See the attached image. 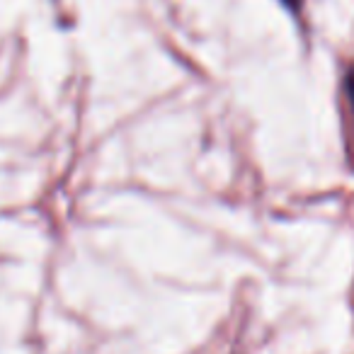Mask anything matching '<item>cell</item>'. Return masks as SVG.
I'll return each instance as SVG.
<instances>
[{
    "instance_id": "cell-1",
    "label": "cell",
    "mask_w": 354,
    "mask_h": 354,
    "mask_svg": "<svg viewBox=\"0 0 354 354\" xmlns=\"http://www.w3.org/2000/svg\"><path fill=\"white\" fill-rule=\"evenodd\" d=\"M281 6L289 8L291 12H301V6H304V0H279Z\"/></svg>"
}]
</instances>
